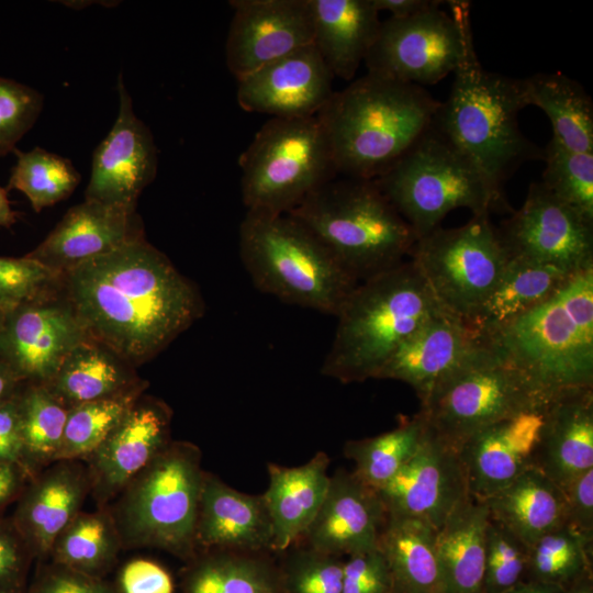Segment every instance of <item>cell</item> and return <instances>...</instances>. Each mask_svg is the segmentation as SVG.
<instances>
[{"mask_svg": "<svg viewBox=\"0 0 593 593\" xmlns=\"http://www.w3.org/2000/svg\"><path fill=\"white\" fill-rule=\"evenodd\" d=\"M43 108V96L20 82L0 77V156L32 128Z\"/></svg>", "mask_w": 593, "mask_h": 593, "instance_id": "cell-47", "label": "cell"}, {"mask_svg": "<svg viewBox=\"0 0 593 593\" xmlns=\"http://www.w3.org/2000/svg\"><path fill=\"white\" fill-rule=\"evenodd\" d=\"M273 530L262 494L243 493L204 472L195 524L197 549L272 551Z\"/></svg>", "mask_w": 593, "mask_h": 593, "instance_id": "cell-26", "label": "cell"}, {"mask_svg": "<svg viewBox=\"0 0 593 593\" xmlns=\"http://www.w3.org/2000/svg\"><path fill=\"white\" fill-rule=\"evenodd\" d=\"M481 340L462 318L444 310L396 348L377 379L405 382L423 401Z\"/></svg>", "mask_w": 593, "mask_h": 593, "instance_id": "cell-25", "label": "cell"}, {"mask_svg": "<svg viewBox=\"0 0 593 593\" xmlns=\"http://www.w3.org/2000/svg\"><path fill=\"white\" fill-rule=\"evenodd\" d=\"M519 83L526 107L548 116L555 141L571 152L593 154V102L581 83L560 72H538Z\"/></svg>", "mask_w": 593, "mask_h": 593, "instance_id": "cell-35", "label": "cell"}, {"mask_svg": "<svg viewBox=\"0 0 593 593\" xmlns=\"http://www.w3.org/2000/svg\"><path fill=\"white\" fill-rule=\"evenodd\" d=\"M385 519L378 492L354 472L337 469L315 519L299 541L322 552L348 557L377 548Z\"/></svg>", "mask_w": 593, "mask_h": 593, "instance_id": "cell-23", "label": "cell"}, {"mask_svg": "<svg viewBox=\"0 0 593 593\" xmlns=\"http://www.w3.org/2000/svg\"><path fill=\"white\" fill-rule=\"evenodd\" d=\"M30 593H119V591L101 578L51 562L41 570Z\"/></svg>", "mask_w": 593, "mask_h": 593, "instance_id": "cell-49", "label": "cell"}, {"mask_svg": "<svg viewBox=\"0 0 593 593\" xmlns=\"http://www.w3.org/2000/svg\"><path fill=\"white\" fill-rule=\"evenodd\" d=\"M535 468L561 489L593 468V388L560 393L547 404Z\"/></svg>", "mask_w": 593, "mask_h": 593, "instance_id": "cell-27", "label": "cell"}, {"mask_svg": "<svg viewBox=\"0 0 593 593\" xmlns=\"http://www.w3.org/2000/svg\"><path fill=\"white\" fill-rule=\"evenodd\" d=\"M21 383L12 370L0 361V404L15 394Z\"/></svg>", "mask_w": 593, "mask_h": 593, "instance_id": "cell-56", "label": "cell"}, {"mask_svg": "<svg viewBox=\"0 0 593 593\" xmlns=\"http://www.w3.org/2000/svg\"><path fill=\"white\" fill-rule=\"evenodd\" d=\"M328 466L324 451L298 467L268 463L269 482L262 496L272 523V551L294 546L315 519L329 485Z\"/></svg>", "mask_w": 593, "mask_h": 593, "instance_id": "cell-28", "label": "cell"}, {"mask_svg": "<svg viewBox=\"0 0 593 593\" xmlns=\"http://www.w3.org/2000/svg\"><path fill=\"white\" fill-rule=\"evenodd\" d=\"M225 45L236 80L313 44L307 0H233Z\"/></svg>", "mask_w": 593, "mask_h": 593, "instance_id": "cell-19", "label": "cell"}, {"mask_svg": "<svg viewBox=\"0 0 593 593\" xmlns=\"http://www.w3.org/2000/svg\"><path fill=\"white\" fill-rule=\"evenodd\" d=\"M4 315H5V311L0 307V331L3 324Z\"/></svg>", "mask_w": 593, "mask_h": 593, "instance_id": "cell-60", "label": "cell"}, {"mask_svg": "<svg viewBox=\"0 0 593 593\" xmlns=\"http://www.w3.org/2000/svg\"><path fill=\"white\" fill-rule=\"evenodd\" d=\"M439 105L424 87L369 74L335 91L317 116L337 175L378 178L434 124Z\"/></svg>", "mask_w": 593, "mask_h": 593, "instance_id": "cell-2", "label": "cell"}, {"mask_svg": "<svg viewBox=\"0 0 593 593\" xmlns=\"http://www.w3.org/2000/svg\"><path fill=\"white\" fill-rule=\"evenodd\" d=\"M145 382L130 362L88 337L68 354L45 385L69 410L130 391Z\"/></svg>", "mask_w": 593, "mask_h": 593, "instance_id": "cell-31", "label": "cell"}, {"mask_svg": "<svg viewBox=\"0 0 593 593\" xmlns=\"http://www.w3.org/2000/svg\"><path fill=\"white\" fill-rule=\"evenodd\" d=\"M90 495L83 460H56L21 492L12 525L32 556L46 558L60 532L82 511Z\"/></svg>", "mask_w": 593, "mask_h": 593, "instance_id": "cell-24", "label": "cell"}, {"mask_svg": "<svg viewBox=\"0 0 593 593\" xmlns=\"http://www.w3.org/2000/svg\"><path fill=\"white\" fill-rule=\"evenodd\" d=\"M239 256L259 291L323 314L336 316L359 283L288 214L246 212L239 226Z\"/></svg>", "mask_w": 593, "mask_h": 593, "instance_id": "cell-6", "label": "cell"}, {"mask_svg": "<svg viewBox=\"0 0 593 593\" xmlns=\"http://www.w3.org/2000/svg\"><path fill=\"white\" fill-rule=\"evenodd\" d=\"M436 532L419 519L387 516L378 547L388 563L391 593H445Z\"/></svg>", "mask_w": 593, "mask_h": 593, "instance_id": "cell-34", "label": "cell"}, {"mask_svg": "<svg viewBox=\"0 0 593 593\" xmlns=\"http://www.w3.org/2000/svg\"><path fill=\"white\" fill-rule=\"evenodd\" d=\"M22 465L30 479L56 461L68 409L44 384L22 383L18 390Z\"/></svg>", "mask_w": 593, "mask_h": 593, "instance_id": "cell-38", "label": "cell"}, {"mask_svg": "<svg viewBox=\"0 0 593 593\" xmlns=\"http://www.w3.org/2000/svg\"><path fill=\"white\" fill-rule=\"evenodd\" d=\"M490 518L513 533L527 547L567 523L563 490L532 468L483 501Z\"/></svg>", "mask_w": 593, "mask_h": 593, "instance_id": "cell-32", "label": "cell"}, {"mask_svg": "<svg viewBox=\"0 0 593 593\" xmlns=\"http://www.w3.org/2000/svg\"><path fill=\"white\" fill-rule=\"evenodd\" d=\"M454 75L435 125L474 163L492 189L504 195V182L522 164L544 158V149L518 126V112L526 107L519 79L483 68L474 49L471 23Z\"/></svg>", "mask_w": 593, "mask_h": 593, "instance_id": "cell-3", "label": "cell"}, {"mask_svg": "<svg viewBox=\"0 0 593 593\" xmlns=\"http://www.w3.org/2000/svg\"><path fill=\"white\" fill-rule=\"evenodd\" d=\"M440 3L410 16L381 21L363 60L367 74L423 87L454 72L463 52L470 4L449 0L447 13Z\"/></svg>", "mask_w": 593, "mask_h": 593, "instance_id": "cell-13", "label": "cell"}, {"mask_svg": "<svg viewBox=\"0 0 593 593\" xmlns=\"http://www.w3.org/2000/svg\"><path fill=\"white\" fill-rule=\"evenodd\" d=\"M546 406L489 425L458 447L471 499L483 501L535 468Z\"/></svg>", "mask_w": 593, "mask_h": 593, "instance_id": "cell-21", "label": "cell"}, {"mask_svg": "<svg viewBox=\"0 0 593 593\" xmlns=\"http://www.w3.org/2000/svg\"><path fill=\"white\" fill-rule=\"evenodd\" d=\"M553 398L494 343H481L421 401L419 414L444 441L458 447L480 429Z\"/></svg>", "mask_w": 593, "mask_h": 593, "instance_id": "cell-10", "label": "cell"}, {"mask_svg": "<svg viewBox=\"0 0 593 593\" xmlns=\"http://www.w3.org/2000/svg\"><path fill=\"white\" fill-rule=\"evenodd\" d=\"M61 288L89 337L135 368L204 312L198 287L146 238L63 273Z\"/></svg>", "mask_w": 593, "mask_h": 593, "instance_id": "cell-1", "label": "cell"}, {"mask_svg": "<svg viewBox=\"0 0 593 593\" xmlns=\"http://www.w3.org/2000/svg\"><path fill=\"white\" fill-rule=\"evenodd\" d=\"M540 181L558 199L593 221V154L575 153L552 137L544 149Z\"/></svg>", "mask_w": 593, "mask_h": 593, "instance_id": "cell-43", "label": "cell"}, {"mask_svg": "<svg viewBox=\"0 0 593 593\" xmlns=\"http://www.w3.org/2000/svg\"><path fill=\"white\" fill-rule=\"evenodd\" d=\"M63 275L27 257L0 256V307L8 311L24 302L57 292Z\"/></svg>", "mask_w": 593, "mask_h": 593, "instance_id": "cell-46", "label": "cell"}, {"mask_svg": "<svg viewBox=\"0 0 593 593\" xmlns=\"http://www.w3.org/2000/svg\"><path fill=\"white\" fill-rule=\"evenodd\" d=\"M200 448L171 440L107 506L122 548H156L190 561L204 471Z\"/></svg>", "mask_w": 593, "mask_h": 593, "instance_id": "cell-8", "label": "cell"}, {"mask_svg": "<svg viewBox=\"0 0 593 593\" xmlns=\"http://www.w3.org/2000/svg\"><path fill=\"white\" fill-rule=\"evenodd\" d=\"M8 189L21 191L35 212L67 199L80 182V175L67 158L35 147L30 152L13 150Z\"/></svg>", "mask_w": 593, "mask_h": 593, "instance_id": "cell-42", "label": "cell"}, {"mask_svg": "<svg viewBox=\"0 0 593 593\" xmlns=\"http://www.w3.org/2000/svg\"><path fill=\"white\" fill-rule=\"evenodd\" d=\"M118 92L119 113L93 153L85 200L136 209L139 194L155 179L157 148L149 128L133 111L122 75Z\"/></svg>", "mask_w": 593, "mask_h": 593, "instance_id": "cell-17", "label": "cell"}, {"mask_svg": "<svg viewBox=\"0 0 593 593\" xmlns=\"http://www.w3.org/2000/svg\"><path fill=\"white\" fill-rule=\"evenodd\" d=\"M172 411L155 396L143 394L123 421L85 460L90 496L107 507L122 489L172 439Z\"/></svg>", "mask_w": 593, "mask_h": 593, "instance_id": "cell-18", "label": "cell"}, {"mask_svg": "<svg viewBox=\"0 0 593 593\" xmlns=\"http://www.w3.org/2000/svg\"><path fill=\"white\" fill-rule=\"evenodd\" d=\"M88 337L61 288L5 311L0 361L22 383L45 385L68 354Z\"/></svg>", "mask_w": 593, "mask_h": 593, "instance_id": "cell-15", "label": "cell"}, {"mask_svg": "<svg viewBox=\"0 0 593 593\" xmlns=\"http://www.w3.org/2000/svg\"><path fill=\"white\" fill-rule=\"evenodd\" d=\"M29 556L13 525L0 522V593H21Z\"/></svg>", "mask_w": 593, "mask_h": 593, "instance_id": "cell-50", "label": "cell"}, {"mask_svg": "<svg viewBox=\"0 0 593 593\" xmlns=\"http://www.w3.org/2000/svg\"><path fill=\"white\" fill-rule=\"evenodd\" d=\"M343 593H391L388 563L379 547L347 557Z\"/></svg>", "mask_w": 593, "mask_h": 593, "instance_id": "cell-48", "label": "cell"}, {"mask_svg": "<svg viewBox=\"0 0 593 593\" xmlns=\"http://www.w3.org/2000/svg\"><path fill=\"white\" fill-rule=\"evenodd\" d=\"M508 258L556 266L570 273L593 267V221L533 182L523 205L500 228Z\"/></svg>", "mask_w": 593, "mask_h": 593, "instance_id": "cell-14", "label": "cell"}, {"mask_svg": "<svg viewBox=\"0 0 593 593\" xmlns=\"http://www.w3.org/2000/svg\"><path fill=\"white\" fill-rule=\"evenodd\" d=\"M142 238H145V231L136 209L85 200L70 208L25 257L63 275Z\"/></svg>", "mask_w": 593, "mask_h": 593, "instance_id": "cell-22", "label": "cell"}, {"mask_svg": "<svg viewBox=\"0 0 593 593\" xmlns=\"http://www.w3.org/2000/svg\"><path fill=\"white\" fill-rule=\"evenodd\" d=\"M561 593H593V577L585 575L569 586L564 588Z\"/></svg>", "mask_w": 593, "mask_h": 593, "instance_id": "cell-59", "label": "cell"}, {"mask_svg": "<svg viewBox=\"0 0 593 593\" xmlns=\"http://www.w3.org/2000/svg\"><path fill=\"white\" fill-rule=\"evenodd\" d=\"M268 552L212 550L190 560L183 593H283Z\"/></svg>", "mask_w": 593, "mask_h": 593, "instance_id": "cell-36", "label": "cell"}, {"mask_svg": "<svg viewBox=\"0 0 593 593\" xmlns=\"http://www.w3.org/2000/svg\"><path fill=\"white\" fill-rule=\"evenodd\" d=\"M334 78L311 44L237 80L236 99L246 112L271 118L314 116L335 92Z\"/></svg>", "mask_w": 593, "mask_h": 593, "instance_id": "cell-20", "label": "cell"}, {"mask_svg": "<svg viewBox=\"0 0 593 593\" xmlns=\"http://www.w3.org/2000/svg\"><path fill=\"white\" fill-rule=\"evenodd\" d=\"M562 490L567 501V523L593 539V468Z\"/></svg>", "mask_w": 593, "mask_h": 593, "instance_id": "cell-52", "label": "cell"}, {"mask_svg": "<svg viewBox=\"0 0 593 593\" xmlns=\"http://www.w3.org/2000/svg\"><path fill=\"white\" fill-rule=\"evenodd\" d=\"M118 581L119 593H174V582L168 571L148 559L126 562Z\"/></svg>", "mask_w": 593, "mask_h": 593, "instance_id": "cell-51", "label": "cell"}, {"mask_svg": "<svg viewBox=\"0 0 593 593\" xmlns=\"http://www.w3.org/2000/svg\"><path fill=\"white\" fill-rule=\"evenodd\" d=\"M488 340L551 398L593 388V267Z\"/></svg>", "mask_w": 593, "mask_h": 593, "instance_id": "cell-7", "label": "cell"}, {"mask_svg": "<svg viewBox=\"0 0 593 593\" xmlns=\"http://www.w3.org/2000/svg\"><path fill=\"white\" fill-rule=\"evenodd\" d=\"M374 182L416 238L452 210L513 211L474 163L434 124Z\"/></svg>", "mask_w": 593, "mask_h": 593, "instance_id": "cell-9", "label": "cell"}, {"mask_svg": "<svg viewBox=\"0 0 593 593\" xmlns=\"http://www.w3.org/2000/svg\"><path fill=\"white\" fill-rule=\"evenodd\" d=\"M440 306L470 318L495 288L508 256L490 213L473 214L459 227H436L411 253Z\"/></svg>", "mask_w": 593, "mask_h": 593, "instance_id": "cell-12", "label": "cell"}, {"mask_svg": "<svg viewBox=\"0 0 593 593\" xmlns=\"http://www.w3.org/2000/svg\"><path fill=\"white\" fill-rule=\"evenodd\" d=\"M26 477L29 474L22 467L0 463V513L21 493Z\"/></svg>", "mask_w": 593, "mask_h": 593, "instance_id": "cell-54", "label": "cell"}, {"mask_svg": "<svg viewBox=\"0 0 593 593\" xmlns=\"http://www.w3.org/2000/svg\"><path fill=\"white\" fill-rule=\"evenodd\" d=\"M428 425L417 413L403 418L391 430L348 440L344 454L355 463L354 473L376 491L385 485L414 456L424 441Z\"/></svg>", "mask_w": 593, "mask_h": 593, "instance_id": "cell-39", "label": "cell"}, {"mask_svg": "<svg viewBox=\"0 0 593 593\" xmlns=\"http://www.w3.org/2000/svg\"><path fill=\"white\" fill-rule=\"evenodd\" d=\"M147 388L148 382H145L130 391L69 409L56 460L85 461L123 421Z\"/></svg>", "mask_w": 593, "mask_h": 593, "instance_id": "cell-41", "label": "cell"}, {"mask_svg": "<svg viewBox=\"0 0 593 593\" xmlns=\"http://www.w3.org/2000/svg\"><path fill=\"white\" fill-rule=\"evenodd\" d=\"M377 492L387 516L419 519L435 530L469 496L458 451L429 427L414 456Z\"/></svg>", "mask_w": 593, "mask_h": 593, "instance_id": "cell-16", "label": "cell"}, {"mask_svg": "<svg viewBox=\"0 0 593 593\" xmlns=\"http://www.w3.org/2000/svg\"><path fill=\"white\" fill-rule=\"evenodd\" d=\"M246 212L288 214L337 176L317 115L271 118L238 158Z\"/></svg>", "mask_w": 593, "mask_h": 593, "instance_id": "cell-11", "label": "cell"}, {"mask_svg": "<svg viewBox=\"0 0 593 593\" xmlns=\"http://www.w3.org/2000/svg\"><path fill=\"white\" fill-rule=\"evenodd\" d=\"M441 311L411 260L359 282L336 315L322 374L343 383L377 379L396 348Z\"/></svg>", "mask_w": 593, "mask_h": 593, "instance_id": "cell-4", "label": "cell"}, {"mask_svg": "<svg viewBox=\"0 0 593 593\" xmlns=\"http://www.w3.org/2000/svg\"><path fill=\"white\" fill-rule=\"evenodd\" d=\"M593 539L566 523L528 547L526 580L567 588L592 574Z\"/></svg>", "mask_w": 593, "mask_h": 593, "instance_id": "cell-40", "label": "cell"}, {"mask_svg": "<svg viewBox=\"0 0 593 593\" xmlns=\"http://www.w3.org/2000/svg\"><path fill=\"white\" fill-rule=\"evenodd\" d=\"M489 519L485 504L468 496L436 532L445 593H485V534Z\"/></svg>", "mask_w": 593, "mask_h": 593, "instance_id": "cell-33", "label": "cell"}, {"mask_svg": "<svg viewBox=\"0 0 593 593\" xmlns=\"http://www.w3.org/2000/svg\"><path fill=\"white\" fill-rule=\"evenodd\" d=\"M563 588L555 584L524 580L503 593H561Z\"/></svg>", "mask_w": 593, "mask_h": 593, "instance_id": "cell-57", "label": "cell"}, {"mask_svg": "<svg viewBox=\"0 0 593 593\" xmlns=\"http://www.w3.org/2000/svg\"><path fill=\"white\" fill-rule=\"evenodd\" d=\"M80 511L54 540L52 562L101 578L115 564L123 549L108 507Z\"/></svg>", "mask_w": 593, "mask_h": 593, "instance_id": "cell-37", "label": "cell"}, {"mask_svg": "<svg viewBox=\"0 0 593 593\" xmlns=\"http://www.w3.org/2000/svg\"><path fill=\"white\" fill-rule=\"evenodd\" d=\"M287 550L279 567L283 593H343V557L305 545Z\"/></svg>", "mask_w": 593, "mask_h": 593, "instance_id": "cell-44", "label": "cell"}, {"mask_svg": "<svg viewBox=\"0 0 593 593\" xmlns=\"http://www.w3.org/2000/svg\"><path fill=\"white\" fill-rule=\"evenodd\" d=\"M22 458L16 391L14 395L0 404V463L18 465L23 468Z\"/></svg>", "mask_w": 593, "mask_h": 593, "instance_id": "cell-53", "label": "cell"}, {"mask_svg": "<svg viewBox=\"0 0 593 593\" xmlns=\"http://www.w3.org/2000/svg\"><path fill=\"white\" fill-rule=\"evenodd\" d=\"M573 275L556 266L508 258L495 288L465 322L488 340L547 301Z\"/></svg>", "mask_w": 593, "mask_h": 593, "instance_id": "cell-30", "label": "cell"}, {"mask_svg": "<svg viewBox=\"0 0 593 593\" xmlns=\"http://www.w3.org/2000/svg\"><path fill=\"white\" fill-rule=\"evenodd\" d=\"M379 12L389 11L393 18H405L422 12L438 1L436 0H372Z\"/></svg>", "mask_w": 593, "mask_h": 593, "instance_id": "cell-55", "label": "cell"}, {"mask_svg": "<svg viewBox=\"0 0 593 593\" xmlns=\"http://www.w3.org/2000/svg\"><path fill=\"white\" fill-rule=\"evenodd\" d=\"M361 282L404 262L416 236L374 180L336 176L288 213Z\"/></svg>", "mask_w": 593, "mask_h": 593, "instance_id": "cell-5", "label": "cell"}, {"mask_svg": "<svg viewBox=\"0 0 593 593\" xmlns=\"http://www.w3.org/2000/svg\"><path fill=\"white\" fill-rule=\"evenodd\" d=\"M527 562L528 547L490 518L485 534V593H503L526 580Z\"/></svg>", "mask_w": 593, "mask_h": 593, "instance_id": "cell-45", "label": "cell"}, {"mask_svg": "<svg viewBox=\"0 0 593 593\" xmlns=\"http://www.w3.org/2000/svg\"><path fill=\"white\" fill-rule=\"evenodd\" d=\"M19 217V213L12 210L7 195V190L0 187V226L10 227Z\"/></svg>", "mask_w": 593, "mask_h": 593, "instance_id": "cell-58", "label": "cell"}, {"mask_svg": "<svg viewBox=\"0 0 593 593\" xmlns=\"http://www.w3.org/2000/svg\"><path fill=\"white\" fill-rule=\"evenodd\" d=\"M313 44L334 77L351 80L381 21L372 0H307Z\"/></svg>", "mask_w": 593, "mask_h": 593, "instance_id": "cell-29", "label": "cell"}]
</instances>
